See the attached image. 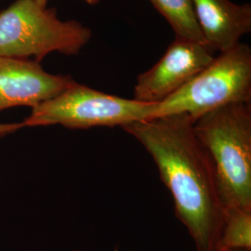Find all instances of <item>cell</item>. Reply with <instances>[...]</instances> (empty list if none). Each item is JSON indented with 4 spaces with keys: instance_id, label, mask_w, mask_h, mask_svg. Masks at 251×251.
<instances>
[{
    "instance_id": "cell-2",
    "label": "cell",
    "mask_w": 251,
    "mask_h": 251,
    "mask_svg": "<svg viewBox=\"0 0 251 251\" xmlns=\"http://www.w3.org/2000/svg\"><path fill=\"white\" fill-rule=\"evenodd\" d=\"M227 209L251 211V102L212 110L194 122Z\"/></svg>"
},
{
    "instance_id": "cell-6",
    "label": "cell",
    "mask_w": 251,
    "mask_h": 251,
    "mask_svg": "<svg viewBox=\"0 0 251 251\" xmlns=\"http://www.w3.org/2000/svg\"><path fill=\"white\" fill-rule=\"evenodd\" d=\"M214 53L205 43L175 37L159 61L137 77L133 99L146 103L167 99L203 70Z\"/></svg>"
},
{
    "instance_id": "cell-4",
    "label": "cell",
    "mask_w": 251,
    "mask_h": 251,
    "mask_svg": "<svg viewBox=\"0 0 251 251\" xmlns=\"http://www.w3.org/2000/svg\"><path fill=\"white\" fill-rule=\"evenodd\" d=\"M92 36L76 21H61L56 9L16 0L0 13V56L40 61L51 52L77 54Z\"/></svg>"
},
{
    "instance_id": "cell-15",
    "label": "cell",
    "mask_w": 251,
    "mask_h": 251,
    "mask_svg": "<svg viewBox=\"0 0 251 251\" xmlns=\"http://www.w3.org/2000/svg\"></svg>"
},
{
    "instance_id": "cell-7",
    "label": "cell",
    "mask_w": 251,
    "mask_h": 251,
    "mask_svg": "<svg viewBox=\"0 0 251 251\" xmlns=\"http://www.w3.org/2000/svg\"><path fill=\"white\" fill-rule=\"evenodd\" d=\"M75 82L71 75L46 72L35 60L0 56V112L17 106L36 107Z\"/></svg>"
},
{
    "instance_id": "cell-3",
    "label": "cell",
    "mask_w": 251,
    "mask_h": 251,
    "mask_svg": "<svg viewBox=\"0 0 251 251\" xmlns=\"http://www.w3.org/2000/svg\"><path fill=\"white\" fill-rule=\"evenodd\" d=\"M251 102V49L238 43L218 57L179 90L158 103L152 116L185 115L194 122L232 103Z\"/></svg>"
},
{
    "instance_id": "cell-13",
    "label": "cell",
    "mask_w": 251,
    "mask_h": 251,
    "mask_svg": "<svg viewBox=\"0 0 251 251\" xmlns=\"http://www.w3.org/2000/svg\"><path fill=\"white\" fill-rule=\"evenodd\" d=\"M83 1H85L86 3H88V4H90V5H93V4L98 3L100 0H83Z\"/></svg>"
},
{
    "instance_id": "cell-5",
    "label": "cell",
    "mask_w": 251,
    "mask_h": 251,
    "mask_svg": "<svg viewBox=\"0 0 251 251\" xmlns=\"http://www.w3.org/2000/svg\"><path fill=\"white\" fill-rule=\"evenodd\" d=\"M154 103L126 99L75 82L54 98L32 108L26 126L61 125L72 129L121 126L149 119Z\"/></svg>"
},
{
    "instance_id": "cell-8",
    "label": "cell",
    "mask_w": 251,
    "mask_h": 251,
    "mask_svg": "<svg viewBox=\"0 0 251 251\" xmlns=\"http://www.w3.org/2000/svg\"><path fill=\"white\" fill-rule=\"evenodd\" d=\"M205 43L220 53L240 43L251 31V6L231 0H193Z\"/></svg>"
},
{
    "instance_id": "cell-14",
    "label": "cell",
    "mask_w": 251,
    "mask_h": 251,
    "mask_svg": "<svg viewBox=\"0 0 251 251\" xmlns=\"http://www.w3.org/2000/svg\"><path fill=\"white\" fill-rule=\"evenodd\" d=\"M218 251V250H215V251Z\"/></svg>"
},
{
    "instance_id": "cell-12",
    "label": "cell",
    "mask_w": 251,
    "mask_h": 251,
    "mask_svg": "<svg viewBox=\"0 0 251 251\" xmlns=\"http://www.w3.org/2000/svg\"><path fill=\"white\" fill-rule=\"evenodd\" d=\"M36 3L40 6V7H42V8H47V4H48V1L49 0H35Z\"/></svg>"
},
{
    "instance_id": "cell-9",
    "label": "cell",
    "mask_w": 251,
    "mask_h": 251,
    "mask_svg": "<svg viewBox=\"0 0 251 251\" xmlns=\"http://www.w3.org/2000/svg\"><path fill=\"white\" fill-rule=\"evenodd\" d=\"M149 2L169 22L176 37L205 43L193 0H149Z\"/></svg>"
},
{
    "instance_id": "cell-1",
    "label": "cell",
    "mask_w": 251,
    "mask_h": 251,
    "mask_svg": "<svg viewBox=\"0 0 251 251\" xmlns=\"http://www.w3.org/2000/svg\"><path fill=\"white\" fill-rule=\"evenodd\" d=\"M150 153L174 200L175 214L197 251L217 248L225 219L215 173L185 115L137 121L122 127Z\"/></svg>"
},
{
    "instance_id": "cell-10",
    "label": "cell",
    "mask_w": 251,
    "mask_h": 251,
    "mask_svg": "<svg viewBox=\"0 0 251 251\" xmlns=\"http://www.w3.org/2000/svg\"><path fill=\"white\" fill-rule=\"evenodd\" d=\"M216 250L251 251V211L236 208L225 210Z\"/></svg>"
},
{
    "instance_id": "cell-11",
    "label": "cell",
    "mask_w": 251,
    "mask_h": 251,
    "mask_svg": "<svg viewBox=\"0 0 251 251\" xmlns=\"http://www.w3.org/2000/svg\"><path fill=\"white\" fill-rule=\"evenodd\" d=\"M25 127L23 123H0V137L13 133Z\"/></svg>"
}]
</instances>
